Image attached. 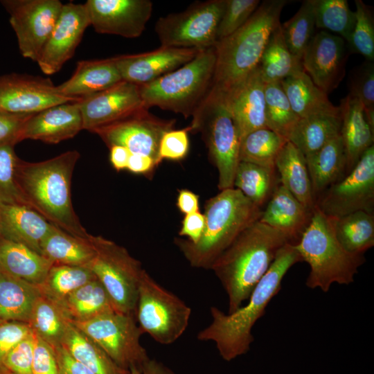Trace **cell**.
Instances as JSON below:
<instances>
[{
	"mask_svg": "<svg viewBox=\"0 0 374 374\" xmlns=\"http://www.w3.org/2000/svg\"><path fill=\"white\" fill-rule=\"evenodd\" d=\"M1 3L10 15L20 53L36 62L64 3L59 0H3Z\"/></svg>",
	"mask_w": 374,
	"mask_h": 374,
	"instance_id": "obj_14",
	"label": "cell"
},
{
	"mask_svg": "<svg viewBox=\"0 0 374 374\" xmlns=\"http://www.w3.org/2000/svg\"><path fill=\"white\" fill-rule=\"evenodd\" d=\"M41 252L54 265L87 267L96 254L89 238L73 236L53 224L41 243Z\"/></svg>",
	"mask_w": 374,
	"mask_h": 374,
	"instance_id": "obj_32",
	"label": "cell"
},
{
	"mask_svg": "<svg viewBox=\"0 0 374 374\" xmlns=\"http://www.w3.org/2000/svg\"><path fill=\"white\" fill-rule=\"evenodd\" d=\"M188 127L190 132L202 134L209 157L218 172L219 190L233 188L241 138L221 91L211 87Z\"/></svg>",
	"mask_w": 374,
	"mask_h": 374,
	"instance_id": "obj_8",
	"label": "cell"
},
{
	"mask_svg": "<svg viewBox=\"0 0 374 374\" xmlns=\"http://www.w3.org/2000/svg\"><path fill=\"white\" fill-rule=\"evenodd\" d=\"M346 60V41L325 30L314 34L301 58L303 71L327 94L344 77Z\"/></svg>",
	"mask_w": 374,
	"mask_h": 374,
	"instance_id": "obj_20",
	"label": "cell"
},
{
	"mask_svg": "<svg viewBox=\"0 0 374 374\" xmlns=\"http://www.w3.org/2000/svg\"><path fill=\"white\" fill-rule=\"evenodd\" d=\"M287 141L269 128L253 131L241 139L240 161L275 169L276 157Z\"/></svg>",
	"mask_w": 374,
	"mask_h": 374,
	"instance_id": "obj_42",
	"label": "cell"
},
{
	"mask_svg": "<svg viewBox=\"0 0 374 374\" xmlns=\"http://www.w3.org/2000/svg\"><path fill=\"white\" fill-rule=\"evenodd\" d=\"M123 80L113 57L82 60L71 77L57 85L63 95L82 99L109 89Z\"/></svg>",
	"mask_w": 374,
	"mask_h": 374,
	"instance_id": "obj_27",
	"label": "cell"
},
{
	"mask_svg": "<svg viewBox=\"0 0 374 374\" xmlns=\"http://www.w3.org/2000/svg\"><path fill=\"white\" fill-rule=\"evenodd\" d=\"M82 130L78 102L62 103L48 107L27 118L19 141L33 139L55 144L74 137Z\"/></svg>",
	"mask_w": 374,
	"mask_h": 374,
	"instance_id": "obj_23",
	"label": "cell"
},
{
	"mask_svg": "<svg viewBox=\"0 0 374 374\" xmlns=\"http://www.w3.org/2000/svg\"><path fill=\"white\" fill-rule=\"evenodd\" d=\"M15 145L13 142L0 143V202L26 205L16 182L19 158L15 153Z\"/></svg>",
	"mask_w": 374,
	"mask_h": 374,
	"instance_id": "obj_47",
	"label": "cell"
},
{
	"mask_svg": "<svg viewBox=\"0 0 374 374\" xmlns=\"http://www.w3.org/2000/svg\"><path fill=\"white\" fill-rule=\"evenodd\" d=\"M36 336L32 331L15 346L3 361V367L12 374H33V362Z\"/></svg>",
	"mask_w": 374,
	"mask_h": 374,
	"instance_id": "obj_50",
	"label": "cell"
},
{
	"mask_svg": "<svg viewBox=\"0 0 374 374\" xmlns=\"http://www.w3.org/2000/svg\"><path fill=\"white\" fill-rule=\"evenodd\" d=\"M70 321L60 305L41 294L34 305L28 324L37 337L56 347L62 344Z\"/></svg>",
	"mask_w": 374,
	"mask_h": 374,
	"instance_id": "obj_39",
	"label": "cell"
},
{
	"mask_svg": "<svg viewBox=\"0 0 374 374\" xmlns=\"http://www.w3.org/2000/svg\"><path fill=\"white\" fill-rule=\"evenodd\" d=\"M89 26L90 21L84 4L64 3L54 28L36 61L41 71L46 75L58 72L74 55Z\"/></svg>",
	"mask_w": 374,
	"mask_h": 374,
	"instance_id": "obj_17",
	"label": "cell"
},
{
	"mask_svg": "<svg viewBox=\"0 0 374 374\" xmlns=\"http://www.w3.org/2000/svg\"><path fill=\"white\" fill-rule=\"evenodd\" d=\"M301 261L294 245L289 242L285 244L253 290L248 303L227 314L217 307H211V322L197 333V339L214 342L221 357L227 362L246 354L254 340L252 328L280 291L286 273L294 265Z\"/></svg>",
	"mask_w": 374,
	"mask_h": 374,
	"instance_id": "obj_1",
	"label": "cell"
},
{
	"mask_svg": "<svg viewBox=\"0 0 374 374\" xmlns=\"http://www.w3.org/2000/svg\"><path fill=\"white\" fill-rule=\"evenodd\" d=\"M339 107L340 136L346 154V175L362 154L373 145L374 130L367 121L362 105L355 98L348 94L341 100Z\"/></svg>",
	"mask_w": 374,
	"mask_h": 374,
	"instance_id": "obj_26",
	"label": "cell"
},
{
	"mask_svg": "<svg viewBox=\"0 0 374 374\" xmlns=\"http://www.w3.org/2000/svg\"><path fill=\"white\" fill-rule=\"evenodd\" d=\"M305 157L314 199L345 175L346 154L340 134Z\"/></svg>",
	"mask_w": 374,
	"mask_h": 374,
	"instance_id": "obj_31",
	"label": "cell"
},
{
	"mask_svg": "<svg viewBox=\"0 0 374 374\" xmlns=\"http://www.w3.org/2000/svg\"><path fill=\"white\" fill-rule=\"evenodd\" d=\"M3 323L2 321H0V323Z\"/></svg>",
	"mask_w": 374,
	"mask_h": 374,
	"instance_id": "obj_63",
	"label": "cell"
},
{
	"mask_svg": "<svg viewBox=\"0 0 374 374\" xmlns=\"http://www.w3.org/2000/svg\"><path fill=\"white\" fill-rule=\"evenodd\" d=\"M61 345L72 357L95 374H130L129 370L117 365L96 342L71 321Z\"/></svg>",
	"mask_w": 374,
	"mask_h": 374,
	"instance_id": "obj_35",
	"label": "cell"
},
{
	"mask_svg": "<svg viewBox=\"0 0 374 374\" xmlns=\"http://www.w3.org/2000/svg\"><path fill=\"white\" fill-rule=\"evenodd\" d=\"M83 130H96L121 121L145 108L139 86L122 81L78 101ZM146 109V108H145Z\"/></svg>",
	"mask_w": 374,
	"mask_h": 374,
	"instance_id": "obj_19",
	"label": "cell"
},
{
	"mask_svg": "<svg viewBox=\"0 0 374 374\" xmlns=\"http://www.w3.org/2000/svg\"><path fill=\"white\" fill-rule=\"evenodd\" d=\"M0 222L4 239L42 254L41 243L52 224L40 214L24 204L0 202Z\"/></svg>",
	"mask_w": 374,
	"mask_h": 374,
	"instance_id": "obj_25",
	"label": "cell"
},
{
	"mask_svg": "<svg viewBox=\"0 0 374 374\" xmlns=\"http://www.w3.org/2000/svg\"><path fill=\"white\" fill-rule=\"evenodd\" d=\"M0 374H12L5 368H2L0 370Z\"/></svg>",
	"mask_w": 374,
	"mask_h": 374,
	"instance_id": "obj_61",
	"label": "cell"
},
{
	"mask_svg": "<svg viewBox=\"0 0 374 374\" xmlns=\"http://www.w3.org/2000/svg\"><path fill=\"white\" fill-rule=\"evenodd\" d=\"M80 100L62 94L48 78L19 73L0 76V111L8 114H35Z\"/></svg>",
	"mask_w": 374,
	"mask_h": 374,
	"instance_id": "obj_16",
	"label": "cell"
},
{
	"mask_svg": "<svg viewBox=\"0 0 374 374\" xmlns=\"http://www.w3.org/2000/svg\"><path fill=\"white\" fill-rule=\"evenodd\" d=\"M286 0H266L260 3L247 22L214 46L215 65L212 87L225 91L245 78L259 64Z\"/></svg>",
	"mask_w": 374,
	"mask_h": 374,
	"instance_id": "obj_5",
	"label": "cell"
},
{
	"mask_svg": "<svg viewBox=\"0 0 374 374\" xmlns=\"http://www.w3.org/2000/svg\"><path fill=\"white\" fill-rule=\"evenodd\" d=\"M109 150V160L114 168L117 171L127 169L131 152L121 145H113Z\"/></svg>",
	"mask_w": 374,
	"mask_h": 374,
	"instance_id": "obj_60",
	"label": "cell"
},
{
	"mask_svg": "<svg viewBox=\"0 0 374 374\" xmlns=\"http://www.w3.org/2000/svg\"><path fill=\"white\" fill-rule=\"evenodd\" d=\"M62 307L73 322L87 321L116 310L107 292L97 278L71 293Z\"/></svg>",
	"mask_w": 374,
	"mask_h": 374,
	"instance_id": "obj_37",
	"label": "cell"
},
{
	"mask_svg": "<svg viewBox=\"0 0 374 374\" xmlns=\"http://www.w3.org/2000/svg\"><path fill=\"white\" fill-rule=\"evenodd\" d=\"M280 25L271 34L258 66L265 83L280 82L290 75L303 70L301 60L287 47Z\"/></svg>",
	"mask_w": 374,
	"mask_h": 374,
	"instance_id": "obj_36",
	"label": "cell"
},
{
	"mask_svg": "<svg viewBox=\"0 0 374 374\" xmlns=\"http://www.w3.org/2000/svg\"><path fill=\"white\" fill-rule=\"evenodd\" d=\"M191 308L145 270L139 286L135 317L143 333L158 344L175 342L188 328Z\"/></svg>",
	"mask_w": 374,
	"mask_h": 374,
	"instance_id": "obj_9",
	"label": "cell"
},
{
	"mask_svg": "<svg viewBox=\"0 0 374 374\" xmlns=\"http://www.w3.org/2000/svg\"><path fill=\"white\" fill-rule=\"evenodd\" d=\"M80 157L74 150L39 162L19 159L15 178L26 206L68 233L88 239L90 234L80 223L71 201V179Z\"/></svg>",
	"mask_w": 374,
	"mask_h": 374,
	"instance_id": "obj_2",
	"label": "cell"
},
{
	"mask_svg": "<svg viewBox=\"0 0 374 374\" xmlns=\"http://www.w3.org/2000/svg\"><path fill=\"white\" fill-rule=\"evenodd\" d=\"M275 171V169L240 161L235 174L233 188L262 208L280 183Z\"/></svg>",
	"mask_w": 374,
	"mask_h": 374,
	"instance_id": "obj_38",
	"label": "cell"
},
{
	"mask_svg": "<svg viewBox=\"0 0 374 374\" xmlns=\"http://www.w3.org/2000/svg\"><path fill=\"white\" fill-rule=\"evenodd\" d=\"M262 210L235 188L220 190L206 202L199 240L192 243L177 238L175 244L192 267L210 269L234 240L259 220Z\"/></svg>",
	"mask_w": 374,
	"mask_h": 374,
	"instance_id": "obj_4",
	"label": "cell"
},
{
	"mask_svg": "<svg viewBox=\"0 0 374 374\" xmlns=\"http://www.w3.org/2000/svg\"><path fill=\"white\" fill-rule=\"evenodd\" d=\"M355 22L349 45L355 53L363 55L367 61L374 59V21L370 8L362 0H355Z\"/></svg>",
	"mask_w": 374,
	"mask_h": 374,
	"instance_id": "obj_46",
	"label": "cell"
},
{
	"mask_svg": "<svg viewBox=\"0 0 374 374\" xmlns=\"http://www.w3.org/2000/svg\"><path fill=\"white\" fill-rule=\"evenodd\" d=\"M31 332L27 323L5 321L0 323V370L3 368V361L6 355Z\"/></svg>",
	"mask_w": 374,
	"mask_h": 374,
	"instance_id": "obj_52",
	"label": "cell"
},
{
	"mask_svg": "<svg viewBox=\"0 0 374 374\" xmlns=\"http://www.w3.org/2000/svg\"><path fill=\"white\" fill-rule=\"evenodd\" d=\"M267 126L287 141L299 120L281 87L280 82L265 83Z\"/></svg>",
	"mask_w": 374,
	"mask_h": 374,
	"instance_id": "obj_44",
	"label": "cell"
},
{
	"mask_svg": "<svg viewBox=\"0 0 374 374\" xmlns=\"http://www.w3.org/2000/svg\"><path fill=\"white\" fill-rule=\"evenodd\" d=\"M159 164L150 157L131 154L127 166V170L135 174H148Z\"/></svg>",
	"mask_w": 374,
	"mask_h": 374,
	"instance_id": "obj_58",
	"label": "cell"
},
{
	"mask_svg": "<svg viewBox=\"0 0 374 374\" xmlns=\"http://www.w3.org/2000/svg\"><path fill=\"white\" fill-rule=\"evenodd\" d=\"M204 224V215L199 211L185 215L179 235L186 237V240L192 243H196L202 235Z\"/></svg>",
	"mask_w": 374,
	"mask_h": 374,
	"instance_id": "obj_55",
	"label": "cell"
},
{
	"mask_svg": "<svg viewBox=\"0 0 374 374\" xmlns=\"http://www.w3.org/2000/svg\"><path fill=\"white\" fill-rule=\"evenodd\" d=\"M341 114H319L299 118L288 137L305 157L340 134Z\"/></svg>",
	"mask_w": 374,
	"mask_h": 374,
	"instance_id": "obj_34",
	"label": "cell"
},
{
	"mask_svg": "<svg viewBox=\"0 0 374 374\" xmlns=\"http://www.w3.org/2000/svg\"><path fill=\"white\" fill-rule=\"evenodd\" d=\"M32 114H10L0 111V143L19 141L23 124Z\"/></svg>",
	"mask_w": 374,
	"mask_h": 374,
	"instance_id": "obj_54",
	"label": "cell"
},
{
	"mask_svg": "<svg viewBox=\"0 0 374 374\" xmlns=\"http://www.w3.org/2000/svg\"><path fill=\"white\" fill-rule=\"evenodd\" d=\"M96 278L87 267L53 265L38 287L43 296L62 306L71 293Z\"/></svg>",
	"mask_w": 374,
	"mask_h": 374,
	"instance_id": "obj_41",
	"label": "cell"
},
{
	"mask_svg": "<svg viewBox=\"0 0 374 374\" xmlns=\"http://www.w3.org/2000/svg\"><path fill=\"white\" fill-rule=\"evenodd\" d=\"M199 204L197 195L187 189L179 190L177 199V206L181 213L188 215L198 212Z\"/></svg>",
	"mask_w": 374,
	"mask_h": 374,
	"instance_id": "obj_59",
	"label": "cell"
},
{
	"mask_svg": "<svg viewBox=\"0 0 374 374\" xmlns=\"http://www.w3.org/2000/svg\"><path fill=\"white\" fill-rule=\"evenodd\" d=\"M215 65L213 46L199 51L177 69L139 86L144 107L156 106L185 118L193 116L212 87Z\"/></svg>",
	"mask_w": 374,
	"mask_h": 374,
	"instance_id": "obj_7",
	"label": "cell"
},
{
	"mask_svg": "<svg viewBox=\"0 0 374 374\" xmlns=\"http://www.w3.org/2000/svg\"><path fill=\"white\" fill-rule=\"evenodd\" d=\"M129 371L130 374H176L162 362L150 357L141 365L130 367Z\"/></svg>",
	"mask_w": 374,
	"mask_h": 374,
	"instance_id": "obj_57",
	"label": "cell"
},
{
	"mask_svg": "<svg viewBox=\"0 0 374 374\" xmlns=\"http://www.w3.org/2000/svg\"><path fill=\"white\" fill-rule=\"evenodd\" d=\"M84 4L97 33L126 38L139 37L152 12L150 0H88Z\"/></svg>",
	"mask_w": 374,
	"mask_h": 374,
	"instance_id": "obj_18",
	"label": "cell"
},
{
	"mask_svg": "<svg viewBox=\"0 0 374 374\" xmlns=\"http://www.w3.org/2000/svg\"><path fill=\"white\" fill-rule=\"evenodd\" d=\"M367 62L353 74L349 95L361 103L367 121L374 130V66L372 62Z\"/></svg>",
	"mask_w": 374,
	"mask_h": 374,
	"instance_id": "obj_49",
	"label": "cell"
},
{
	"mask_svg": "<svg viewBox=\"0 0 374 374\" xmlns=\"http://www.w3.org/2000/svg\"><path fill=\"white\" fill-rule=\"evenodd\" d=\"M189 127L180 130H170L163 135L159 148L161 160H181L186 157L189 149Z\"/></svg>",
	"mask_w": 374,
	"mask_h": 374,
	"instance_id": "obj_51",
	"label": "cell"
},
{
	"mask_svg": "<svg viewBox=\"0 0 374 374\" xmlns=\"http://www.w3.org/2000/svg\"><path fill=\"white\" fill-rule=\"evenodd\" d=\"M33 374H60L54 347L37 336L33 353Z\"/></svg>",
	"mask_w": 374,
	"mask_h": 374,
	"instance_id": "obj_53",
	"label": "cell"
},
{
	"mask_svg": "<svg viewBox=\"0 0 374 374\" xmlns=\"http://www.w3.org/2000/svg\"><path fill=\"white\" fill-rule=\"evenodd\" d=\"M287 242L279 231L256 221L247 227L215 260L210 269L223 286L228 313L242 305Z\"/></svg>",
	"mask_w": 374,
	"mask_h": 374,
	"instance_id": "obj_3",
	"label": "cell"
},
{
	"mask_svg": "<svg viewBox=\"0 0 374 374\" xmlns=\"http://www.w3.org/2000/svg\"><path fill=\"white\" fill-rule=\"evenodd\" d=\"M199 51L161 46L152 51L118 55L113 60L123 81L142 86L184 65Z\"/></svg>",
	"mask_w": 374,
	"mask_h": 374,
	"instance_id": "obj_21",
	"label": "cell"
},
{
	"mask_svg": "<svg viewBox=\"0 0 374 374\" xmlns=\"http://www.w3.org/2000/svg\"><path fill=\"white\" fill-rule=\"evenodd\" d=\"M260 3L259 0H226L217 28V41L229 36L242 26Z\"/></svg>",
	"mask_w": 374,
	"mask_h": 374,
	"instance_id": "obj_48",
	"label": "cell"
},
{
	"mask_svg": "<svg viewBox=\"0 0 374 374\" xmlns=\"http://www.w3.org/2000/svg\"><path fill=\"white\" fill-rule=\"evenodd\" d=\"M96 254L87 267L107 292L116 310L135 315L138 290L145 271L127 250L100 235L90 234Z\"/></svg>",
	"mask_w": 374,
	"mask_h": 374,
	"instance_id": "obj_10",
	"label": "cell"
},
{
	"mask_svg": "<svg viewBox=\"0 0 374 374\" xmlns=\"http://www.w3.org/2000/svg\"><path fill=\"white\" fill-rule=\"evenodd\" d=\"M221 92L241 139L253 131L268 128L265 116V82L258 66L242 81Z\"/></svg>",
	"mask_w": 374,
	"mask_h": 374,
	"instance_id": "obj_22",
	"label": "cell"
},
{
	"mask_svg": "<svg viewBox=\"0 0 374 374\" xmlns=\"http://www.w3.org/2000/svg\"><path fill=\"white\" fill-rule=\"evenodd\" d=\"M315 207L338 218L356 212H374V146L369 148L354 168L315 199Z\"/></svg>",
	"mask_w": 374,
	"mask_h": 374,
	"instance_id": "obj_13",
	"label": "cell"
},
{
	"mask_svg": "<svg viewBox=\"0 0 374 374\" xmlns=\"http://www.w3.org/2000/svg\"><path fill=\"white\" fill-rule=\"evenodd\" d=\"M314 211L308 209L280 183L262 210L258 220L295 244L308 226Z\"/></svg>",
	"mask_w": 374,
	"mask_h": 374,
	"instance_id": "obj_24",
	"label": "cell"
},
{
	"mask_svg": "<svg viewBox=\"0 0 374 374\" xmlns=\"http://www.w3.org/2000/svg\"><path fill=\"white\" fill-rule=\"evenodd\" d=\"M280 26L290 51L301 60L305 48L315 34L312 0L303 1L296 14Z\"/></svg>",
	"mask_w": 374,
	"mask_h": 374,
	"instance_id": "obj_45",
	"label": "cell"
},
{
	"mask_svg": "<svg viewBox=\"0 0 374 374\" xmlns=\"http://www.w3.org/2000/svg\"><path fill=\"white\" fill-rule=\"evenodd\" d=\"M40 296L37 285L0 272V321L28 323Z\"/></svg>",
	"mask_w": 374,
	"mask_h": 374,
	"instance_id": "obj_33",
	"label": "cell"
},
{
	"mask_svg": "<svg viewBox=\"0 0 374 374\" xmlns=\"http://www.w3.org/2000/svg\"><path fill=\"white\" fill-rule=\"evenodd\" d=\"M3 238V235H2L1 225V222H0V242Z\"/></svg>",
	"mask_w": 374,
	"mask_h": 374,
	"instance_id": "obj_62",
	"label": "cell"
},
{
	"mask_svg": "<svg viewBox=\"0 0 374 374\" xmlns=\"http://www.w3.org/2000/svg\"><path fill=\"white\" fill-rule=\"evenodd\" d=\"M316 28L333 32L349 43L355 22L346 0H312Z\"/></svg>",
	"mask_w": 374,
	"mask_h": 374,
	"instance_id": "obj_43",
	"label": "cell"
},
{
	"mask_svg": "<svg viewBox=\"0 0 374 374\" xmlns=\"http://www.w3.org/2000/svg\"><path fill=\"white\" fill-rule=\"evenodd\" d=\"M334 222V217L315 207L308 226L294 244L302 261L310 266L306 285L324 292L333 283H353L359 267L366 261L364 254L353 253L344 248L336 237Z\"/></svg>",
	"mask_w": 374,
	"mask_h": 374,
	"instance_id": "obj_6",
	"label": "cell"
},
{
	"mask_svg": "<svg viewBox=\"0 0 374 374\" xmlns=\"http://www.w3.org/2000/svg\"><path fill=\"white\" fill-rule=\"evenodd\" d=\"M275 169L279 182L308 209L314 211L315 199L304 154L290 141L278 153Z\"/></svg>",
	"mask_w": 374,
	"mask_h": 374,
	"instance_id": "obj_29",
	"label": "cell"
},
{
	"mask_svg": "<svg viewBox=\"0 0 374 374\" xmlns=\"http://www.w3.org/2000/svg\"><path fill=\"white\" fill-rule=\"evenodd\" d=\"M53 265L24 244L4 238L0 242V272L39 286Z\"/></svg>",
	"mask_w": 374,
	"mask_h": 374,
	"instance_id": "obj_28",
	"label": "cell"
},
{
	"mask_svg": "<svg viewBox=\"0 0 374 374\" xmlns=\"http://www.w3.org/2000/svg\"><path fill=\"white\" fill-rule=\"evenodd\" d=\"M294 113L300 118L319 114H339V107L329 100L328 94L317 87L308 75L299 71L280 82Z\"/></svg>",
	"mask_w": 374,
	"mask_h": 374,
	"instance_id": "obj_30",
	"label": "cell"
},
{
	"mask_svg": "<svg viewBox=\"0 0 374 374\" xmlns=\"http://www.w3.org/2000/svg\"><path fill=\"white\" fill-rule=\"evenodd\" d=\"M336 237L348 251L364 254L374 246V215L356 211L335 218Z\"/></svg>",
	"mask_w": 374,
	"mask_h": 374,
	"instance_id": "obj_40",
	"label": "cell"
},
{
	"mask_svg": "<svg viewBox=\"0 0 374 374\" xmlns=\"http://www.w3.org/2000/svg\"><path fill=\"white\" fill-rule=\"evenodd\" d=\"M225 1H199L183 12L160 17L154 29L161 46L199 51L213 47Z\"/></svg>",
	"mask_w": 374,
	"mask_h": 374,
	"instance_id": "obj_11",
	"label": "cell"
},
{
	"mask_svg": "<svg viewBox=\"0 0 374 374\" xmlns=\"http://www.w3.org/2000/svg\"><path fill=\"white\" fill-rule=\"evenodd\" d=\"M175 120H166L151 114L143 108L134 114L110 125L100 127L97 134L109 148L113 145L126 148L131 154L149 156L158 164L161 139L173 128Z\"/></svg>",
	"mask_w": 374,
	"mask_h": 374,
	"instance_id": "obj_15",
	"label": "cell"
},
{
	"mask_svg": "<svg viewBox=\"0 0 374 374\" xmlns=\"http://www.w3.org/2000/svg\"><path fill=\"white\" fill-rule=\"evenodd\" d=\"M60 374H95L87 367L76 361L66 349L59 345L54 347Z\"/></svg>",
	"mask_w": 374,
	"mask_h": 374,
	"instance_id": "obj_56",
	"label": "cell"
},
{
	"mask_svg": "<svg viewBox=\"0 0 374 374\" xmlns=\"http://www.w3.org/2000/svg\"><path fill=\"white\" fill-rule=\"evenodd\" d=\"M71 322L123 368L129 370L150 358L141 344L143 333L134 314L112 310L87 321Z\"/></svg>",
	"mask_w": 374,
	"mask_h": 374,
	"instance_id": "obj_12",
	"label": "cell"
}]
</instances>
